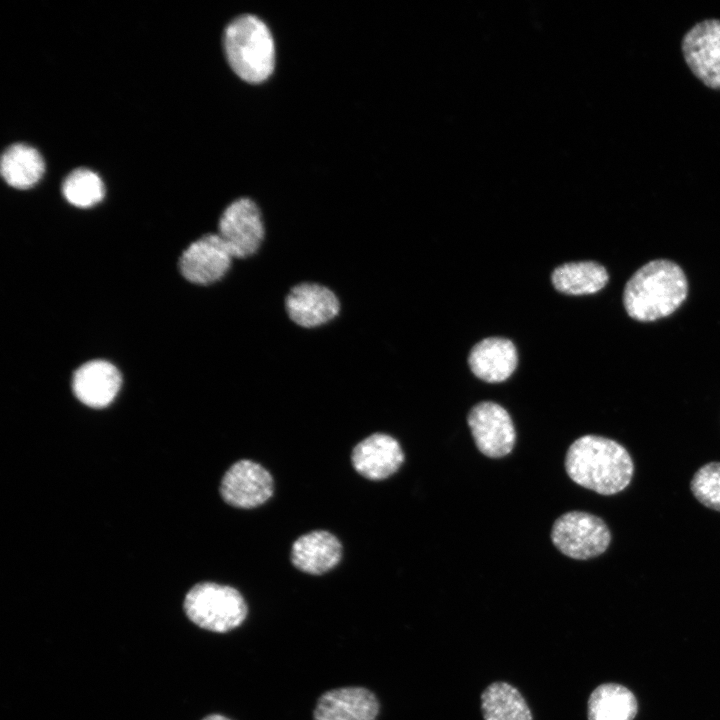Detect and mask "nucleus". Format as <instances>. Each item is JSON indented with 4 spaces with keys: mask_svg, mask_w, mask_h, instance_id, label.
Segmentation results:
<instances>
[{
    "mask_svg": "<svg viewBox=\"0 0 720 720\" xmlns=\"http://www.w3.org/2000/svg\"><path fill=\"white\" fill-rule=\"evenodd\" d=\"M565 469L576 484L601 495H614L630 484L634 463L617 441L589 434L569 446Z\"/></svg>",
    "mask_w": 720,
    "mask_h": 720,
    "instance_id": "1",
    "label": "nucleus"
},
{
    "mask_svg": "<svg viewBox=\"0 0 720 720\" xmlns=\"http://www.w3.org/2000/svg\"><path fill=\"white\" fill-rule=\"evenodd\" d=\"M687 294L688 281L682 268L668 259H654L626 282L623 305L632 319L652 322L675 312Z\"/></svg>",
    "mask_w": 720,
    "mask_h": 720,
    "instance_id": "2",
    "label": "nucleus"
},
{
    "mask_svg": "<svg viewBox=\"0 0 720 720\" xmlns=\"http://www.w3.org/2000/svg\"><path fill=\"white\" fill-rule=\"evenodd\" d=\"M224 50L233 71L249 83H260L272 73L275 47L267 25L254 15L234 19L224 32Z\"/></svg>",
    "mask_w": 720,
    "mask_h": 720,
    "instance_id": "3",
    "label": "nucleus"
},
{
    "mask_svg": "<svg viewBox=\"0 0 720 720\" xmlns=\"http://www.w3.org/2000/svg\"><path fill=\"white\" fill-rule=\"evenodd\" d=\"M184 610L197 626L219 633L240 626L248 612L246 602L237 589L213 582L193 586L186 594Z\"/></svg>",
    "mask_w": 720,
    "mask_h": 720,
    "instance_id": "4",
    "label": "nucleus"
},
{
    "mask_svg": "<svg viewBox=\"0 0 720 720\" xmlns=\"http://www.w3.org/2000/svg\"><path fill=\"white\" fill-rule=\"evenodd\" d=\"M551 540L564 555L587 560L608 549L611 532L600 517L584 511H570L555 520Z\"/></svg>",
    "mask_w": 720,
    "mask_h": 720,
    "instance_id": "5",
    "label": "nucleus"
},
{
    "mask_svg": "<svg viewBox=\"0 0 720 720\" xmlns=\"http://www.w3.org/2000/svg\"><path fill=\"white\" fill-rule=\"evenodd\" d=\"M217 234L234 260L255 256L266 239V224L259 206L247 197L232 201L221 213Z\"/></svg>",
    "mask_w": 720,
    "mask_h": 720,
    "instance_id": "6",
    "label": "nucleus"
},
{
    "mask_svg": "<svg viewBox=\"0 0 720 720\" xmlns=\"http://www.w3.org/2000/svg\"><path fill=\"white\" fill-rule=\"evenodd\" d=\"M234 261L222 238L217 233H206L183 251L179 269L190 283L210 286L227 277Z\"/></svg>",
    "mask_w": 720,
    "mask_h": 720,
    "instance_id": "7",
    "label": "nucleus"
},
{
    "mask_svg": "<svg viewBox=\"0 0 720 720\" xmlns=\"http://www.w3.org/2000/svg\"><path fill=\"white\" fill-rule=\"evenodd\" d=\"M285 310L296 326L313 330L338 318L341 301L328 286L318 282H301L293 286L285 298Z\"/></svg>",
    "mask_w": 720,
    "mask_h": 720,
    "instance_id": "8",
    "label": "nucleus"
},
{
    "mask_svg": "<svg viewBox=\"0 0 720 720\" xmlns=\"http://www.w3.org/2000/svg\"><path fill=\"white\" fill-rule=\"evenodd\" d=\"M467 422L478 450L485 456L501 458L512 451L515 428L509 413L499 404L491 401L476 404Z\"/></svg>",
    "mask_w": 720,
    "mask_h": 720,
    "instance_id": "9",
    "label": "nucleus"
},
{
    "mask_svg": "<svg viewBox=\"0 0 720 720\" xmlns=\"http://www.w3.org/2000/svg\"><path fill=\"white\" fill-rule=\"evenodd\" d=\"M273 488V478L267 469L252 460L242 459L225 472L220 494L233 507L252 509L268 501Z\"/></svg>",
    "mask_w": 720,
    "mask_h": 720,
    "instance_id": "10",
    "label": "nucleus"
},
{
    "mask_svg": "<svg viewBox=\"0 0 720 720\" xmlns=\"http://www.w3.org/2000/svg\"><path fill=\"white\" fill-rule=\"evenodd\" d=\"M682 52L699 80L720 89V20L708 19L693 26L683 37Z\"/></svg>",
    "mask_w": 720,
    "mask_h": 720,
    "instance_id": "11",
    "label": "nucleus"
},
{
    "mask_svg": "<svg viewBox=\"0 0 720 720\" xmlns=\"http://www.w3.org/2000/svg\"><path fill=\"white\" fill-rule=\"evenodd\" d=\"M399 442L391 435L373 433L355 445L351 454L354 469L369 480H384L404 462Z\"/></svg>",
    "mask_w": 720,
    "mask_h": 720,
    "instance_id": "12",
    "label": "nucleus"
},
{
    "mask_svg": "<svg viewBox=\"0 0 720 720\" xmlns=\"http://www.w3.org/2000/svg\"><path fill=\"white\" fill-rule=\"evenodd\" d=\"M121 386L118 369L104 360L89 361L74 373L72 389L76 398L91 408H104L116 397Z\"/></svg>",
    "mask_w": 720,
    "mask_h": 720,
    "instance_id": "13",
    "label": "nucleus"
},
{
    "mask_svg": "<svg viewBox=\"0 0 720 720\" xmlns=\"http://www.w3.org/2000/svg\"><path fill=\"white\" fill-rule=\"evenodd\" d=\"M379 711L376 696L363 687L325 692L317 702L314 720H374Z\"/></svg>",
    "mask_w": 720,
    "mask_h": 720,
    "instance_id": "14",
    "label": "nucleus"
},
{
    "mask_svg": "<svg viewBox=\"0 0 720 720\" xmlns=\"http://www.w3.org/2000/svg\"><path fill=\"white\" fill-rule=\"evenodd\" d=\"M339 539L326 530H314L300 536L291 547V562L300 571L321 575L333 569L341 560Z\"/></svg>",
    "mask_w": 720,
    "mask_h": 720,
    "instance_id": "15",
    "label": "nucleus"
},
{
    "mask_svg": "<svg viewBox=\"0 0 720 720\" xmlns=\"http://www.w3.org/2000/svg\"><path fill=\"white\" fill-rule=\"evenodd\" d=\"M471 371L483 381H505L514 372L518 356L514 344L505 338L489 337L478 342L468 358Z\"/></svg>",
    "mask_w": 720,
    "mask_h": 720,
    "instance_id": "16",
    "label": "nucleus"
},
{
    "mask_svg": "<svg viewBox=\"0 0 720 720\" xmlns=\"http://www.w3.org/2000/svg\"><path fill=\"white\" fill-rule=\"evenodd\" d=\"M638 712L634 694L618 683L596 687L587 703L588 720H633Z\"/></svg>",
    "mask_w": 720,
    "mask_h": 720,
    "instance_id": "17",
    "label": "nucleus"
},
{
    "mask_svg": "<svg viewBox=\"0 0 720 720\" xmlns=\"http://www.w3.org/2000/svg\"><path fill=\"white\" fill-rule=\"evenodd\" d=\"M44 169L40 153L27 144L11 145L1 157V175L7 184L17 189L34 186L41 179Z\"/></svg>",
    "mask_w": 720,
    "mask_h": 720,
    "instance_id": "18",
    "label": "nucleus"
},
{
    "mask_svg": "<svg viewBox=\"0 0 720 720\" xmlns=\"http://www.w3.org/2000/svg\"><path fill=\"white\" fill-rule=\"evenodd\" d=\"M609 275L601 264L594 261L565 263L552 273L554 287L569 295H588L600 291Z\"/></svg>",
    "mask_w": 720,
    "mask_h": 720,
    "instance_id": "19",
    "label": "nucleus"
},
{
    "mask_svg": "<svg viewBox=\"0 0 720 720\" xmlns=\"http://www.w3.org/2000/svg\"><path fill=\"white\" fill-rule=\"evenodd\" d=\"M484 720H533L527 702L512 685L497 681L481 694Z\"/></svg>",
    "mask_w": 720,
    "mask_h": 720,
    "instance_id": "20",
    "label": "nucleus"
},
{
    "mask_svg": "<svg viewBox=\"0 0 720 720\" xmlns=\"http://www.w3.org/2000/svg\"><path fill=\"white\" fill-rule=\"evenodd\" d=\"M104 191L101 178L86 168L72 171L62 185L65 199L80 208H88L99 203L104 197Z\"/></svg>",
    "mask_w": 720,
    "mask_h": 720,
    "instance_id": "21",
    "label": "nucleus"
},
{
    "mask_svg": "<svg viewBox=\"0 0 720 720\" xmlns=\"http://www.w3.org/2000/svg\"><path fill=\"white\" fill-rule=\"evenodd\" d=\"M690 490L703 506L720 512V462L701 466L691 479Z\"/></svg>",
    "mask_w": 720,
    "mask_h": 720,
    "instance_id": "22",
    "label": "nucleus"
},
{
    "mask_svg": "<svg viewBox=\"0 0 720 720\" xmlns=\"http://www.w3.org/2000/svg\"><path fill=\"white\" fill-rule=\"evenodd\" d=\"M202 720H230V719L226 718L225 716L219 715V714H212V715L205 717Z\"/></svg>",
    "mask_w": 720,
    "mask_h": 720,
    "instance_id": "23",
    "label": "nucleus"
}]
</instances>
